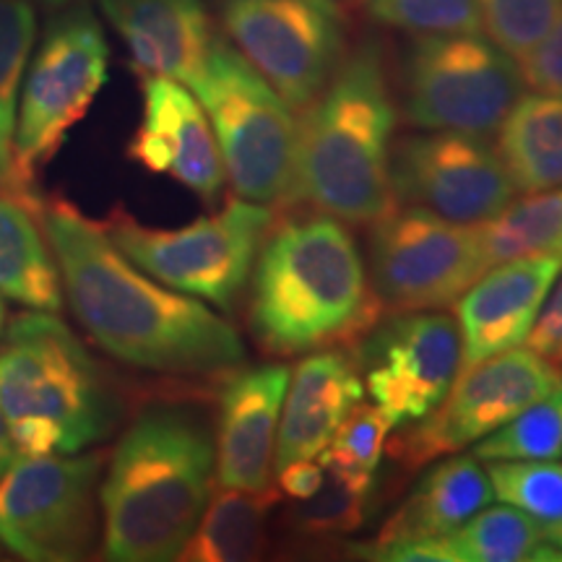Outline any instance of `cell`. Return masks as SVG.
<instances>
[{
	"mask_svg": "<svg viewBox=\"0 0 562 562\" xmlns=\"http://www.w3.org/2000/svg\"><path fill=\"white\" fill-rule=\"evenodd\" d=\"M40 216L70 311L110 357L172 378H222L245 364L229 321L140 271L79 206L55 199Z\"/></svg>",
	"mask_w": 562,
	"mask_h": 562,
	"instance_id": "obj_1",
	"label": "cell"
},
{
	"mask_svg": "<svg viewBox=\"0 0 562 562\" xmlns=\"http://www.w3.org/2000/svg\"><path fill=\"white\" fill-rule=\"evenodd\" d=\"M347 222L313 209L273 220L250 273L248 326L271 357L355 344L381 321Z\"/></svg>",
	"mask_w": 562,
	"mask_h": 562,
	"instance_id": "obj_2",
	"label": "cell"
},
{
	"mask_svg": "<svg viewBox=\"0 0 562 562\" xmlns=\"http://www.w3.org/2000/svg\"><path fill=\"white\" fill-rule=\"evenodd\" d=\"M398 104L383 45L351 47L328 87L302 110L286 206L347 224H375L396 209L391 151Z\"/></svg>",
	"mask_w": 562,
	"mask_h": 562,
	"instance_id": "obj_3",
	"label": "cell"
},
{
	"mask_svg": "<svg viewBox=\"0 0 562 562\" xmlns=\"http://www.w3.org/2000/svg\"><path fill=\"white\" fill-rule=\"evenodd\" d=\"M214 480V438L199 414L172 404L140 412L112 451L100 487L104 558L178 560Z\"/></svg>",
	"mask_w": 562,
	"mask_h": 562,
	"instance_id": "obj_4",
	"label": "cell"
},
{
	"mask_svg": "<svg viewBox=\"0 0 562 562\" xmlns=\"http://www.w3.org/2000/svg\"><path fill=\"white\" fill-rule=\"evenodd\" d=\"M0 409L21 456L81 453L117 422V398L102 368L45 311L11 321L0 349Z\"/></svg>",
	"mask_w": 562,
	"mask_h": 562,
	"instance_id": "obj_5",
	"label": "cell"
},
{
	"mask_svg": "<svg viewBox=\"0 0 562 562\" xmlns=\"http://www.w3.org/2000/svg\"><path fill=\"white\" fill-rule=\"evenodd\" d=\"M188 87L209 115L237 199L286 206L297 151V121L290 104L222 37Z\"/></svg>",
	"mask_w": 562,
	"mask_h": 562,
	"instance_id": "obj_6",
	"label": "cell"
},
{
	"mask_svg": "<svg viewBox=\"0 0 562 562\" xmlns=\"http://www.w3.org/2000/svg\"><path fill=\"white\" fill-rule=\"evenodd\" d=\"M110 47L100 19L83 3L68 5L47 26L21 81L13 128L11 193L37 199V175L89 115L108 83Z\"/></svg>",
	"mask_w": 562,
	"mask_h": 562,
	"instance_id": "obj_7",
	"label": "cell"
},
{
	"mask_svg": "<svg viewBox=\"0 0 562 562\" xmlns=\"http://www.w3.org/2000/svg\"><path fill=\"white\" fill-rule=\"evenodd\" d=\"M273 220L271 206L229 199L220 211L180 229L146 227L123 206L112 209L102 227L123 256L151 279L232 311L248 286Z\"/></svg>",
	"mask_w": 562,
	"mask_h": 562,
	"instance_id": "obj_8",
	"label": "cell"
},
{
	"mask_svg": "<svg viewBox=\"0 0 562 562\" xmlns=\"http://www.w3.org/2000/svg\"><path fill=\"white\" fill-rule=\"evenodd\" d=\"M524 87L521 63L482 32L417 34L398 74L406 123L482 138L497 133Z\"/></svg>",
	"mask_w": 562,
	"mask_h": 562,
	"instance_id": "obj_9",
	"label": "cell"
},
{
	"mask_svg": "<svg viewBox=\"0 0 562 562\" xmlns=\"http://www.w3.org/2000/svg\"><path fill=\"white\" fill-rule=\"evenodd\" d=\"M235 50L294 112L311 108L349 53L339 0H220Z\"/></svg>",
	"mask_w": 562,
	"mask_h": 562,
	"instance_id": "obj_10",
	"label": "cell"
},
{
	"mask_svg": "<svg viewBox=\"0 0 562 562\" xmlns=\"http://www.w3.org/2000/svg\"><path fill=\"white\" fill-rule=\"evenodd\" d=\"M368 277L383 311H442L487 271L480 224L396 206L370 224Z\"/></svg>",
	"mask_w": 562,
	"mask_h": 562,
	"instance_id": "obj_11",
	"label": "cell"
},
{
	"mask_svg": "<svg viewBox=\"0 0 562 562\" xmlns=\"http://www.w3.org/2000/svg\"><path fill=\"white\" fill-rule=\"evenodd\" d=\"M100 472L102 453L21 456L0 476V544L30 562L87 558Z\"/></svg>",
	"mask_w": 562,
	"mask_h": 562,
	"instance_id": "obj_12",
	"label": "cell"
},
{
	"mask_svg": "<svg viewBox=\"0 0 562 562\" xmlns=\"http://www.w3.org/2000/svg\"><path fill=\"white\" fill-rule=\"evenodd\" d=\"M562 389V368L533 349H508L469 368L425 419L391 442L393 459L419 469L440 456L476 446L531 404Z\"/></svg>",
	"mask_w": 562,
	"mask_h": 562,
	"instance_id": "obj_13",
	"label": "cell"
},
{
	"mask_svg": "<svg viewBox=\"0 0 562 562\" xmlns=\"http://www.w3.org/2000/svg\"><path fill=\"white\" fill-rule=\"evenodd\" d=\"M351 351L364 391L393 427H409L438 409L463 368L461 331L442 311L391 313Z\"/></svg>",
	"mask_w": 562,
	"mask_h": 562,
	"instance_id": "obj_14",
	"label": "cell"
},
{
	"mask_svg": "<svg viewBox=\"0 0 562 562\" xmlns=\"http://www.w3.org/2000/svg\"><path fill=\"white\" fill-rule=\"evenodd\" d=\"M391 186L396 206H419L459 224L495 220L518 195L495 146L453 131L393 140Z\"/></svg>",
	"mask_w": 562,
	"mask_h": 562,
	"instance_id": "obj_15",
	"label": "cell"
},
{
	"mask_svg": "<svg viewBox=\"0 0 562 562\" xmlns=\"http://www.w3.org/2000/svg\"><path fill=\"white\" fill-rule=\"evenodd\" d=\"M125 154L144 170L180 182L203 203L220 199L227 182L214 128L199 97L182 81L165 76L144 79V112Z\"/></svg>",
	"mask_w": 562,
	"mask_h": 562,
	"instance_id": "obj_16",
	"label": "cell"
},
{
	"mask_svg": "<svg viewBox=\"0 0 562 562\" xmlns=\"http://www.w3.org/2000/svg\"><path fill=\"white\" fill-rule=\"evenodd\" d=\"M286 383H290L286 364H261V368L240 364L224 375L214 438L220 487L245 492L273 487V456H277Z\"/></svg>",
	"mask_w": 562,
	"mask_h": 562,
	"instance_id": "obj_17",
	"label": "cell"
},
{
	"mask_svg": "<svg viewBox=\"0 0 562 562\" xmlns=\"http://www.w3.org/2000/svg\"><path fill=\"white\" fill-rule=\"evenodd\" d=\"M560 266L558 252L490 266L456 300L463 368L526 341Z\"/></svg>",
	"mask_w": 562,
	"mask_h": 562,
	"instance_id": "obj_18",
	"label": "cell"
},
{
	"mask_svg": "<svg viewBox=\"0 0 562 562\" xmlns=\"http://www.w3.org/2000/svg\"><path fill=\"white\" fill-rule=\"evenodd\" d=\"M100 5L144 79L165 76L188 87L220 37L201 0H100Z\"/></svg>",
	"mask_w": 562,
	"mask_h": 562,
	"instance_id": "obj_19",
	"label": "cell"
},
{
	"mask_svg": "<svg viewBox=\"0 0 562 562\" xmlns=\"http://www.w3.org/2000/svg\"><path fill=\"white\" fill-rule=\"evenodd\" d=\"M364 383L349 351H311L290 372L281 404L273 469L315 459L331 442L341 422L362 402Z\"/></svg>",
	"mask_w": 562,
	"mask_h": 562,
	"instance_id": "obj_20",
	"label": "cell"
},
{
	"mask_svg": "<svg viewBox=\"0 0 562 562\" xmlns=\"http://www.w3.org/2000/svg\"><path fill=\"white\" fill-rule=\"evenodd\" d=\"M490 476L476 456H453L440 461L402 503L364 554L412 539L446 537L492 503Z\"/></svg>",
	"mask_w": 562,
	"mask_h": 562,
	"instance_id": "obj_21",
	"label": "cell"
},
{
	"mask_svg": "<svg viewBox=\"0 0 562 562\" xmlns=\"http://www.w3.org/2000/svg\"><path fill=\"white\" fill-rule=\"evenodd\" d=\"M42 201L0 193V297L30 311L63 307L60 271L50 243L40 229Z\"/></svg>",
	"mask_w": 562,
	"mask_h": 562,
	"instance_id": "obj_22",
	"label": "cell"
},
{
	"mask_svg": "<svg viewBox=\"0 0 562 562\" xmlns=\"http://www.w3.org/2000/svg\"><path fill=\"white\" fill-rule=\"evenodd\" d=\"M497 154L518 193L562 186V94H521L497 128Z\"/></svg>",
	"mask_w": 562,
	"mask_h": 562,
	"instance_id": "obj_23",
	"label": "cell"
},
{
	"mask_svg": "<svg viewBox=\"0 0 562 562\" xmlns=\"http://www.w3.org/2000/svg\"><path fill=\"white\" fill-rule=\"evenodd\" d=\"M281 501L277 487L245 492L220 487L211 492L206 508L186 547L182 562H248L269 550V518Z\"/></svg>",
	"mask_w": 562,
	"mask_h": 562,
	"instance_id": "obj_24",
	"label": "cell"
},
{
	"mask_svg": "<svg viewBox=\"0 0 562 562\" xmlns=\"http://www.w3.org/2000/svg\"><path fill=\"white\" fill-rule=\"evenodd\" d=\"M480 240L487 269L544 252L562 256V186L524 199L516 195L495 220L480 224Z\"/></svg>",
	"mask_w": 562,
	"mask_h": 562,
	"instance_id": "obj_25",
	"label": "cell"
},
{
	"mask_svg": "<svg viewBox=\"0 0 562 562\" xmlns=\"http://www.w3.org/2000/svg\"><path fill=\"white\" fill-rule=\"evenodd\" d=\"M323 467H326V480L321 490L307 501H294L286 513L290 531L307 542H328L360 531L372 492V476L347 472L331 461H323Z\"/></svg>",
	"mask_w": 562,
	"mask_h": 562,
	"instance_id": "obj_26",
	"label": "cell"
},
{
	"mask_svg": "<svg viewBox=\"0 0 562 562\" xmlns=\"http://www.w3.org/2000/svg\"><path fill=\"white\" fill-rule=\"evenodd\" d=\"M456 562H524L537 560L544 526L510 505H492L446 533Z\"/></svg>",
	"mask_w": 562,
	"mask_h": 562,
	"instance_id": "obj_27",
	"label": "cell"
},
{
	"mask_svg": "<svg viewBox=\"0 0 562 562\" xmlns=\"http://www.w3.org/2000/svg\"><path fill=\"white\" fill-rule=\"evenodd\" d=\"M37 40V5L32 0H0V167L13 165V128L21 81Z\"/></svg>",
	"mask_w": 562,
	"mask_h": 562,
	"instance_id": "obj_28",
	"label": "cell"
},
{
	"mask_svg": "<svg viewBox=\"0 0 562 562\" xmlns=\"http://www.w3.org/2000/svg\"><path fill=\"white\" fill-rule=\"evenodd\" d=\"M480 461H533L562 456V389L531 404L508 425L476 442Z\"/></svg>",
	"mask_w": 562,
	"mask_h": 562,
	"instance_id": "obj_29",
	"label": "cell"
},
{
	"mask_svg": "<svg viewBox=\"0 0 562 562\" xmlns=\"http://www.w3.org/2000/svg\"><path fill=\"white\" fill-rule=\"evenodd\" d=\"M492 492L544 529L562 521V463L558 459L490 461Z\"/></svg>",
	"mask_w": 562,
	"mask_h": 562,
	"instance_id": "obj_30",
	"label": "cell"
},
{
	"mask_svg": "<svg viewBox=\"0 0 562 562\" xmlns=\"http://www.w3.org/2000/svg\"><path fill=\"white\" fill-rule=\"evenodd\" d=\"M482 26L505 53L524 60L562 16V0H476Z\"/></svg>",
	"mask_w": 562,
	"mask_h": 562,
	"instance_id": "obj_31",
	"label": "cell"
},
{
	"mask_svg": "<svg viewBox=\"0 0 562 562\" xmlns=\"http://www.w3.org/2000/svg\"><path fill=\"white\" fill-rule=\"evenodd\" d=\"M378 24L409 34L482 32L476 0H364Z\"/></svg>",
	"mask_w": 562,
	"mask_h": 562,
	"instance_id": "obj_32",
	"label": "cell"
},
{
	"mask_svg": "<svg viewBox=\"0 0 562 562\" xmlns=\"http://www.w3.org/2000/svg\"><path fill=\"white\" fill-rule=\"evenodd\" d=\"M391 430L393 425L383 417V412L375 404L360 402L341 422L326 451H321L318 456L323 461H331L336 467L347 469V472L375 476Z\"/></svg>",
	"mask_w": 562,
	"mask_h": 562,
	"instance_id": "obj_33",
	"label": "cell"
},
{
	"mask_svg": "<svg viewBox=\"0 0 562 562\" xmlns=\"http://www.w3.org/2000/svg\"><path fill=\"white\" fill-rule=\"evenodd\" d=\"M529 349L542 355L562 368V266L554 277L550 292L539 307L537 321H533L529 336H526Z\"/></svg>",
	"mask_w": 562,
	"mask_h": 562,
	"instance_id": "obj_34",
	"label": "cell"
},
{
	"mask_svg": "<svg viewBox=\"0 0 562 562\" xmlns=\"http://www.w3.org/2000/svg\"><path fill=\"white\" fill-rule=\"evenodd\" d=\"M521 70L529 87L562 94V16L552 32L521 60Z\"/></svg>",
	"mask_w": 562,
	"mask_h": 562,
	"instance_id": "obj_35",
	"label": "cell"
},
{
	"mask_svg": "<svg viewBox=\"0 0 562 562\" xmlns=\"http://www.w3.org/2000/svg\"><path fill=\"white\" fill-rule=\"evenodd\" d=\"M323 480H326V467H323L318 456L284 463V467L277 469V490L281 495L292 497V501H307L321 490Z\"/></svg>",
	"mask_w": 562,
	"mask_h": 562,
	"instance_id": "obj_36",
	"label": "cell"
},
{
	"mask_svg": "<svg viewBox=\"0 0 562 562\" xmlns=\"http://www.w3.org/2000/svg\"><path fill=\"white\" fill-rule=\"evenodd\" d=\"M19 459H21V451L16 446V438H13L9 419H5L3 409H0V476L9 472Z\"/></svg>",
	"mask_w": 562,
	"mask_h": 562,
	"instance_id": "obj_37",
	"label": "cell"
},
{
	"mask_svg": "<svg viewBox=\"0 0 562 562\" xmlns=\"http://www.w3.org/2000/svg\"><path fill=\"white\" fill-rule=\"evenodd\" d=\"M544 537H547V542H550L554 550H558L560 560H562V521L550 526V529H544Z\"/></svg>",
	"mask_w": 562,
	"mask_h": 562,
	"instance_id": "obj_38",
	"label": "cell"
},
{
	"mask_svg": "<svg viewBox=\"0 0 562 562\" xmlns=\"http://www.w3.org/2000/svg\"><path fill=\"white\" fill-rule=\"evenodd\" d=\"M34 5L42 3V5H50V9H68V5H76L81 3V0H32Z\"/></svg>",
	"mask_w": 562,
	"mask_h": 562,
	"instance_id": "obj_39",
	"label": "cell"
},
{
	"mask_svg": "<svg viewBox=\"0 0 562 562\" xmlns=\"http://www.w3.org/2000/svg\"><path fill=\"white\" fill-rule=\"evenodd\" d=\"M0 193H11V182H9V175L3 172V167H0Z\"/></svg>",
	"mask_w": 562,
	"mask_h": 562,
	"instance_id": "obj_40",
	"label": "cell"
},
{
	"mask_svg": "<svg viewBox=\"0 0 562 562\" xmlns=\"http://www.w3.org/2000/svg\"><path fill=\"white\" fill-rule=\"evenodd\" d=\"M0 331H3V297H0Z\"/></svg>",
	"mask_w": 562,
	"mask_h": 562,
	"instance_id": "obj_41",
	"label": "cell"
}]
</instances>
